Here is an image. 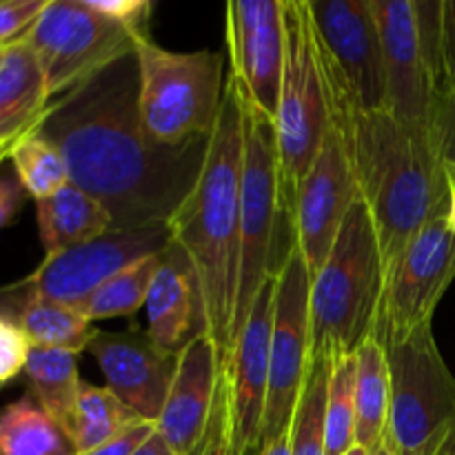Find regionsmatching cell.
I'll return each instance as SVG.
<instances>
[{
	"label": "cell",
	"instance_id": "30bf717a",
	"mask_svg": "<svg viewBox=\"0 0 455 455\" xmlns=\"http://www.w3.org/2000/svg\"><path fill=\"white\" fill-rule=\"evenodd\" d=\"M311 275L300 247L293 240L275 271L274 331L269 349V389H267L262 443L291 431L309 369L311 347Z\"/></svg>",
	"mask_w": 455,
	"mask_h": 455
},
{
	"label": "cell",
	"instance_id": "5b68a950",
	"mask_svg": "<svg viewBox=\"0 0 455 455\" xmlns=\"http://www.w3.org/2000/svg\"><path fill=\"white\" fill-rule=\"evenodd\" d=\"M136 62L138 114L156 145L180 147L212 136L225 93L220 52H172L140 38Z\"/></svg>",
	"mask_w": 455,
	"mask_h": 455
},
{
	"label": "cell",
	"instance_id": "4fadbf2b",
	"mask_svg": "<svg viewBox=\"0 0 455 455\" xmlns=\"http://www.w3.org/2000/svg\"><path fill=\"white\" fill-rule=\"evenodd\" d=\"M358 198V185L345 147L336 129L329 124L323 147L302 178L287 216L311 280L323 269L342 222Z\"/></svg>",
	"mask_w": 455,
	"mask_h": 455
},
{
	"label": "cell",
	"instance_id": "4316f807",
	"mask_svg": "<svg viewBox=\"0 0 455 455\" xmlns=\"http://www.w3.org/2000/svg\"><path fill=\"white\" fill-rule=\"evenodd\" d=\"M138 420L142 418L132 411L114 391H109L107 387H96L92 382H83L74 420H71L67 435L74 443L78 455H84L100 444L109 443L111 438L123 434Z\"/></svg>",
	"mask_w": 455,
	"mask_h": 455
},
{
	"label": "cell",
	"instance_id": "cb8c5ba5",
	"mask_svg": "<svg viewBox=\"0 0 455 455\" xmlns=\"http://www.w3.org/2000/svg\"><path fill=\"white\" fill-rule=\"evenodd\" d=\"M12 291L18 298V311L13 320L20 324L25 336L29 338L31 347L71 351L76 355L80 351H87L89 342L93 340L98 329L76 307L44 300V298L25 296L18 289V284L12 287Z\"/></svg>",
	"mask_w": 455,
	"mask_h": 455
},
{
	"label": "cell",
	"instance_id": "484cf974",
	"mask_svg": "<svg viewBox=\"0 0 455 455\" xmlns=\"http://www.w3.org/2000/svg\"><path fill=\"white\" fill-rule=\"evenodd\" d=\"M25 376L29 380L34 398L58 425L69 431L80 394L78 355L60 349L31 347Z\"/></svg>",
	"mask_w": 455,
	"mask_h": 455
},
{
	"label": "cell",
	"instance_id": "f6af8a7d",
	"mask_svg": "<svg viewBox=\"0 0 455 455\" xmlns=\"http://www.w3.org/2000/svg\"><path fill=\"white\" fill-rule=\"evenodd\" d=\"M453 455H455V453H453Z\"/></svg>",
	"mask_w": 455,
	"mask_h": 455
},
{
	"label": "cell",
	"instance_id": "7bdbcfd3",
	"mask_svg": "<svg viewBox=\"0 0 455 455\" xmlns=\"http://www.w3.org/2000/svg\"><path fill=\"white\" fill-rule=\"evenodd\" d=\"M367 453H369L367 449H363V447H358V444H355V447L351 449V451H347L345 455H367Z\"/></svg>",
	"mask_w": 455,
	"mask_h": 455
},
{
	"label": "cell",
	"instance_id": "d590c367",
	"mask_svg": "<svg viewBox=\"0 0 455 455\" xmlns=\"http://www.w3.org/2000/svg\"><path fill=\"white\" fill-rule=\"evenodd\" d=\"M154 434L156 422L138 420L136 425H132L129 429H124L123 434L111 438L109 443L100 444V447L84 455H136L138 449H140Z\"/></svg>",
	"mask_w": 455,
	"mask_h": 455
},
{
	"label": "cell",
	"instance_id": "1f68e13d",
	"mask_svg": "<svg viewBox=\"0 0 455 455\" xmlns=\"http://www.w3.org/2000/svg\"><path fill=\"white\" fill-rule=\"evenodd\" d=\"M194 455H231V391H229V369L220 371L216 403H213L212 418L207 431L196 449Z\"/></svg>",
	"mask_w": 455,
	"mask_h": 455
},
{
	"label": "cell",
	"instance_id": "e0dca14e",
	"mask_svg": "<svg viewBox=\"0 0 455 455\" xmlns=\"http://www.w3.org/2000/svg\"><path fill=\"white\" fill-rule=\"evenodd\" d=\"M275 271L253 300L229 363L231 455H253L260 447L269 389V349L274 331Z\"/></svg>",
	"mask_w": 455,
	"mask_h": 455
},
{
	"label": "cell",
	"instance_id": "3957f363",
	"mask_svg": "<svg viewBox=\"0 0 455 455\" xmlns=\"http://www.w3.org/2000/svg\"><path fill=\"white\" fill-rule=\"evenodd\" d=\"M243 147V102L238 84L229 76L198 185L169 220L173 243L187 253L198 275L207 331L218 349L220 371L229 369L234 351Z\"/></svg>",
	"mask_w": 455,
	"mask_h": 455
},
{
	"label": "cell",
	"instance_id": "5bb4252c",
	"mask_svg": "<svg viewBox=\"0 0 455 455\" xmlns=\"http://www.w3.org/2000/svg\"><path fill=\"white\" fill-rule=\"evenodd\" d=\"M309 9L320 52L351 98L364 109H387L382 40L371 0H309Z\"/></svg>",
	"mask_w": 455,
	"mask_h": 455
},
{
	"label": "cell",
	"instance_id": "ac0fdd59",
	"mask_svg": "<svg viewBox=\"0 0 455 455\" xmlns=\"http://www.w3.org/2000/svg\"><path fill=\"white\" fill-rule=\"evenodd\" d=\"M87 351L96 358L107 389L142 420L158 422L176 373V355L160 349L149 333L138 327L127 331L98 329Z\"/></svg>",
	"mask_w": 455,
	"mask_h": 455
},
{
	"label": "cell",
	"instance_id": "7a4b0ae2",
	"mask_svg": "<svg viewBox=\"0 0 455 455\" xmlns=\"http://www.w3.org/2000/svg\"><path fill=\"white\" fill-rule=\"evenodd\" d=\"M315 53L329 124L340 136L360 198L376 222L389 274L418 231L431 218L449 212L447 164L434 136L407 129L387 109L360 107L336 67L320 52L318 40Z\"/></svg>",
	"mask_w": 455,
	"mask_h": 455
},
{
	"label": "cell",
	"instance_id": "60d3db41",
	"mask_svg": "<svg viewBox=\"0 0 455 455\" xmlns=\"http://www.w3.org/2000/svg\"><path fill=\"white\" fill-rule=\"evenodd\" d=\"M447 164V163H444ZM447 180H449V212L447 220L455 231V164H447Z\"/></svg>",
	"mask_w": 455,
	"mask_h": 455
},
{
	"label": "cell",
	"instance_id": "d6a6232c",
	"mask_svg": "<svg viewBox=\"0 0 455 455\" xmlns=\"http://www.w3.org/2000/svg\"><path fill=\"white\" fill-rule=\"evenodd\" d=\"M29 354L31 342L20 324L0 314V389L25 371Z\"/></svg>",
	"mask_w": 455,
	"mask_h": 455
},
{
	"label": "cell",
	"instance_id": "9c48e42d",
	"mask_svg": "<svg viewBox=\"0 0 455 455\" xmlns=\"http://www.w3.org/2000/svg\"><path fill=\"white\" fill-rule=\"evenodd\" d=\"M140 38L96 12L89 0H49L25 40L36 53L49 98L58 100L136 52Z\"/></svg>",
	"mask_w": 455,
	"mask_h": 455
},
{
	"label": "cell",
	"instance_id": "d6986e66",
	"mask_svg": "<svg viewBox=\"0 0 455 455\" xmlns=\"http://www.w3.org/2000/svg\"><path fill=\"white\" fill-rule=\"evenodd\" d=\"M220 358L212 338H196L178 355L176 373L156 429L178 455H194L200 447L216 403Z\"/></svg>",
	"mask_w": 455,
	"mask_h": 455
},
{
	"label": "cell",
	"instance_id": "e575fe53",
	"mask_svg": "<svg viewBox=\"0 0 455 455\" xmlns=\"http://www.w3.org/2000/svg\"><path fill=\"white\" fill-rule=\"evenodd\" d=\"M89 4L102 16L132 29L136 36H142V38L151 36L149 25L154 4L149 0H89Z\"/></svg>",
	"mask_w": 455,
	"mask_h": 455
},
{
	"label": "cell",
	"instance_id": "836d02e7",
	"mask_svg": "<svg viewBox=\"0 0 455 455\" xmlns=\"http://www.w3.org/2000/svg\"><path fill=\"white\" fill-rule=\"evenodd\" d=\"M47 3L49 0H0V49L25 40Z\"/></svg>",
	"mask_w": 455,
	"mask_h": 455
},
{
	"label": "cell",
	"instance_id": "8fae6325",
	"mask_svg": "<svg viewBox=\"0 0 455 455\" xmlns=\"http://www.w3.org/2000/svg\"><path fill=\"white\" fill-rule=\"evenodd\" d=\"M455 280V231L447 212L431 218L387 274L380 323L382 342L409 336L434 324L440 300Z\"/></svg>",
	"mask_w": 455,
	"mask_h": 455
},
{
	"label": "cell",
	"instance_id": "2e32d148",
	"mask_svg": "<svg viewBox=\"0 0 455 455\" xmlns=\"http://www.w3.org/2000/svg\"><path fill=\"white\" fill-rule=\"evenodd\" d=\"M225 36L229 76L274 120L284 60V0H231L225 4Z\"/></svg>",
	"mask_w": 455,
	"mask_h": 455
},
{
	"label": "cell",
	"instance_id": "44dd1931",
	"mask_svg": "<svg viewBox=\"0 0 455 455\" xmlns=\"http://www.w3.org/2000/svg\"><path fill=\"white\" fill-rule=\"evenodd\" d=\"M53 100L27 40L3 49L0 58V160L43 129Z\"/></svg>",
	"mask_w": 455,
	"mask_h": 455
},
{
	"label": "cell",
	"instance_id": "d4e9b609",
	"mask_svg": "<svg viewBox=\"0 0 455 455\" xmlns=\"http://www.w3.org/2000/svg\"><path fill=\"white\" fill-rule=\"evenodd\" d=\"M0 455H78V451L34 395H22L0 409Z\"/></svg>",
	"mask_w": 455,
	"mask_h": 455
},
{
	"label": "cell",
	"instance_id": "f546056e",
	"mask_svg": "<svg viewBox=\"0 0 455 455\" xmlns=\"http://www.w3.org/2000/svg\"><path fill=\"white\" fill-rule=\"evenodd\" d=\"M355 376L358 355L349 354L333 360L327 391L324 455H345L355 447Z\"/></svg>",
	"mask_w": 455,
	"mask_h": 455
},
{
	"label": "cell",
	"instance_id": "7c38bea8",
	"mask_svg": "<svg viewBox=\"0 0 455 455\" xmlns=\"http://www.w3.org/2000/svg\"><path fill=\"white\" fill-rule=\"evenodd\" d=\"M172 243L169 222L114 229L92 243L44 258L38 269L18 284V289L25 296L78 307L120 269L147 256L163 253Z\"/></svg>",
	"mask_w": 455,
	"mask_h": 455
},
{
	"label": "cell",
	"instance_id": "ee69618b",
	"mask_svg": "<svg viewBox=\"0 0 455 455\" xmlns=\"http://www.w3.org/2000/svg\"><path fill=\"white\" fill-rule=\"evenodd\" d=\"M0 58H3V49H0Z\"/></svg>",
	"mask_w": 455,
	"mask_h": 455
},
{
	"label": "cell",
	"instance_id": "ba28073f",
	"mask_svg": "<svg viewBox=\"0 0 455 455\" xmlns=\"http://www.w3.org/2000/svg\"><path fill=\"white\" fill-rule=\"evenodd\" d=\"M274 124L284 212L289 216L298 187L329 129L309 0H284V60Z\"/></svg>",
	"mask_w": 455,
	"mask_h": 455
},
{
	"label": "cell",
	"instance_id": "9a60e30c",
	"mask_svg": "<svg viewBox=\"0 0 455 455\" xmlns=\"http://www.w3.org/2000/svg\"><path fill=\"white\" fill-rule=\"evenodd\" d=\"M371 9L382 40L387 111L407 129L434 136L438 102L418 31L416 0H371Z\"/></svg>",
	"mask_w": 455,
	"mask_h": 455
},
{
	"label": "cell",
	"instance_id": "52a82bcc",
	"mask_svg": "<svg viewBox=\"0 0 455 455\" xmlns=\"http://www.w3.org/2000/svg\"><path fill=\"white\" fill-rule=\"evenodd\" d=\"M391 400L387 443L394 455H443L455 429V376L434 338V324L382 342Z\"/></svg>",
	"mask_w": 455,
	"mask_h": 455
},
{
	"label": "cell",
	"instance_id": "8d00e7d4",
	"mask_svg": "<svg viewBox=\"0 0 455 455\" xmlns=\"http://www.w3.org/2000/svg\"><path fill=\"white\" fill-rule=\"evenodd\" d=\"M435 145L447 164H455V93L444 98L435 109Z\"/></svg>",
	"mask_w": 455,
	"mask_h": 455
},
{
	"label": "cell",
	"instance_id": "83f0119b",
	"mask_svg": "<svg viewBox=\"0 0 455 455\" xmlns=\"http://www.w3.org/2000/svg\"><path fill=\"white\" fill-rule=\"evenodd\" d=\"M163 253H154L133 265L124 267L118 274L100 284L87 300L80 302L76 309L87 320H111L120 315H133L142 309L149 296L151 283L158 274Z\"/></svg>",
	"mask_w": 455,
	"mask_h": 455
},
{
	"label": "cell",
	"instance_id": "8992f818",
	"mask_svg": "<svg viewBox=\"0 0 455 455\" xmlns=\"http://www.w3.org/2000/svg\"><path fill=\"white\" fill-rule=\"evenodd\" d=\"M238 92L240 102H243L244 147L243 191H240L238 283H235L234 327H231V345L234 347L247 323L258 291L265 280L274 271H278L274 262V240L280 216L287 213L283 200V173H280L274 120L244 96L240 84Z\"/></svg>",
	"mask_w": 455,
	"mask_h": 455
},
{
	"label": "cell",
	"instance_id": "f35d334b",
	"mask_svg": "<svg viewBox=\"0 0 455 455\" xmlns=\"http://www.w3.org/2000/svg\"><path fill=\"white\" fill-rule=\"evenodd\" d=\"M253 455H291V431L269 440V443H262Z\"/></svg>",
	"mask_w": 455,
	"mask_h": 455
},
{
	"label": "cell",
	"instance_id": "6da1fadb",
	"mask_svg": "<svg viewBox=\"0 0 455 455\" xmlns=\"http://www.w3.org/2000/svg\"><path fill=\"white\" fill-rule=\"evenodd\" d=\"M58 147L71 185L105 204L114 229L169 222L196 189L209 138L156 145L138 114L136 52L62 98L40 129Z\"/></svg>",
	"mask_w": 455,
	"mask_h": 455
},
{
	"label": "cell",
	"instance_id": "7402d4cb",
	"mask_svg": "<svg viewBox=\"0 0 455 455\" xmlns=\"http://www.w3.org/2000/svg\"><path fill=\"white\" fill-rule=\"evenodd\" d=\"M36 218L44 258L69 251L114 231V220L105 204L71 182L52 198L38 200Z\"/></svg>",
	"mask_w": 455,
	"mask_h": 455
},
{
	"label": "cell",
	"instance_id": "ffe728a7",
	"mask_svg": "<svg viewBox=\"0 0 455 455\" xmlns=\"http://www.w3.org/2000/svg\"><path fill=\"white\" fill-rule=\"evenodd\" d=\"M145 309L147 333L169 355L178 358L196 338L209 336L198 275L176 243L163 251Z\"/></svg>",
	"mask_w": 455,
	"mask_h": 455
},
{
	"label": "cell",
	"instance_id": "277c9868",
	"mask_svg": "<svg viewBox=\"0 0 455 455\" xmlns=\"http://www.w3.org/2000/svg\"><path fill=\"white\" fill-rule=\"evenodd\" d=\"M387 269L376 222L363 198L351 204L331 253L311 280L309 360L355 354L376 333Z\"/></svg>",
	"mask_w": 455,
	"mask_h": 455
},
{
	"label": "cell",
	"instance_id": "b9f144b4",
	"mask_svg": "<svg viewBox=\"0 0 455 455\" xmlns=\"http://www.w3.org/2000/svg\"><path fill=\"white\" fill-rule=\"evenodd\" d=\"M367 455H394V451H391L389 443H387V438H385L380 444H378L376 449H371V451H369Z\"/></svg>",
	"mask_w": 455,
	"mask_h": 455
},
{
	"label": "cell",
	"instance_id": "74e56055",
	"mask_svg": "<svg viewBox=\"0 0 455 455\" xmlns=\"http://www.w3.org/2000/svg\"><path fill=\"white\" fill-rule=\"evenodd\" d=\"M22 200V187L12 180H0V227L9 225Z\"/></svg>",
	"mask_w": 455,
	"mask_h": 455
},
{
	"label": "cell",
	"instance_id": "603a6c76",
	"mask_svg": "<svg viewBox=\"0 0 455 455\" xmlns=\"http://www.w3.org/2000/svg\"><path fill=\"white\" fill-rule=\"evenodd\" d=\"M358 376H355V444L367 451L385 440L389 422L391 378L387 349L373 333L358 351Z\"/></svg>",
	"mask_w": 455,
	"mask_h": 455
},
{
	"label": "cell",
	"instance_id": "f1b7e54d",
	"mask_svg": "<svg viewBox=\"0 0 455 455\" xmlns=\"http://www.w3.org/2000/svg\"><path fill=\"white\" fill-rule=\"evenodd\" d=\"M333 360H309L307 380L291 422V455H324L327 391Z\"/></svg>",
	"mask_w": 455,
	"mask_h": 455
},
{
	"label": "cell",
	"instance_id": "4dcf8cb0",
	"mask_svg": "<svg viewBox=\"0 0 455 455\" xmlns=\"http://www.w3.org/2000/svg\"><path fill=\"white\" fill-rule=\"evenodd\" d=\"M9 160L16 169L18 185L36 203L52 198L62 187L69 185V172H67L65 158L58 151V147L40 132L36 136L27 138L25 142H20Z\"/></svg>",
	"mask_w": 455,
	"mask_h": 455
},
{
	"label": "cell",
	"instance_id": "ab89813d",
	"mask_svg": "<svg viewBox=\"0 0 455 455\" xmlns=\"http://www.w3.org/2000/svg\"><path fill=\"white\" fill-rule=\"evenodd\" d=\"M136 455H178V453L173 451L167 443H164V438L158 434V429H156V434L151 435V438L147 440L140 449H138Z\"/></svg>",
	"mask_w": 455,
	"mask_h": 455
}]
</instances>
